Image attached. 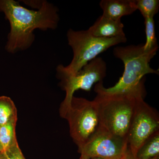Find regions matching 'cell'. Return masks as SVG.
<instances>
[{"label": "cell", "instance_id": "6da1fadb", "mask_svg": "<svg viewBox=\"0 0 159 159\" xmlns=\"http://www.w3.org/2000/svg\"><path fill=\"white\" fill-rule=\"evenodd\" d=\"M0 11L10 23L11 30L6 49L11 53L30 47L34 41L35 29H55L59 20L56 7L46 1L42 3L37 11H34L13 0H0Z\"/></svg>", "mask_w": 159, "mask_h": 159}, {"label": "cell", "instance_id": "7a4b0ae2", "mask_svg": "<svg viewBox=\"0 0 159 159\" xmlns=\"http://www.w3.org/2000/svg\"><path fill=\"white\" fill-rule=\"evenodd\" d=\"M101 126L115 135L127 140L137 102L144 98L145 88L126 93L106 94L96 92Z\"/></svg>", "mask_w": 159, "mask_h": 159}, {"label": "cell", "instance_id": "3957f363", "mask_svg": "<svg viewBox=\"0 0 159 159\" xmlns=\"http://www.w3.org/2000/svg\"><path fill=\"white\" fill-rule=\"evenodd\" d=\"M157 52H147L143 45L119 47L114 49V55L121 59L124 65V70L119 81L109 88L103 87L102 81L95 86V92L106 94L132 92L144 87L142 78L148 74H159V70L151 67L149 62Z\"/></svg>", "mask_w": 159, "mask_h": 159}, {"label": "cell", "instance_id": "277c9868", "mask_svg": "<svg viewBox=\"0 0 159 159\" xmlns=\"http://www.w3.org/2000/svg\"><path fill=\"white\" fill-rule=\"evenodd\" d=\"M68 41L74 53L70 63L67 66H57V73L62 78L74 76L85 65L97 57L112 46L125 43V36L112 38L95 37L88 30L75 31L70 29L68 31Z\"/></svg>", "mask_w": 159, "mask_h": 159}, {"label": "cell", "instance_id": "5b68a950", "mask_svg": "<svg viewBox=\"0 0 159 159\" xmlns=\"http://www.w3.org/2000/svg\"><path fill=\"white\" fill-rule=\"evenodd\" d=\"M68 119L71 136L79 146L85 144L101 126L96 102L73 97L64 116Z\"/></svg>", "mask_w": 159, "mask_h": 159}, {"label": "cell", "instance_id": "8992f818", "mask_svg": "<svg viewBox=\"0 0 159 159\" xmlns=\"http://www.w3.org/2000/svg\"><path fill=\"white\" fill-rule=\"evenodd\" d=\"M157 112L144 101L139 99L127 134V145L134 156L137 151L153 134L159 131Z\"/></svg>", "mask_w": 159, "mask_h": 159}, {"label": "cell", "instance_id": "52a82bcc", "mask_svg": "<svg viewBox=\"0 0 159 159\" xmlns=\"http://www.w3.org/2000/svg\"><path fill=\"white\" fill-rule=\"evenodd\" d=\"M107 66L101 57H96L85 65L74 76L64 77L65 99L61 106V113L64 116L70 109L74 92L78 89L91 91L95 83L102 81L106 76Z\"/></svg>", "mask_w": 159, "mask_h": 159}, {"label": "cell", "instance_id": "ba28073f", "mask_svg": "<svg viewBox=\"0 0 159 159\" xmlns=\"http://www.w3.org/2000/svg\"><path fill=\"white\" fill-rule=\"evenodd\" d=\"M127 147V140L99 127L93 136L79 148L81 156L104 159H120Z\"/></svg>", "mask_w": 159, "mask_h": 159}, {"label": "cell", "instance_id": "9c48e42d", "mask_svg": "<svg viewBox=\"0 0 159 159\" xmlns=\"http://www.w3.org/2000/svg\"><path fill=\"white\" fill-rule=\"evenodd\" d=\"M99 6L103 11L102 16L114 20H121L122 16L137 10L134 0H102Z\"/></svg>", "mask_w": 159, "mask_h": 159}, {"label": "cell", "instance_id": "30bf717a", "mask_svg": "<svg viewBox=\"0 0 159 159\" xmlns=\"http://www.w3.org/2000/svg\"><path fill=\"white\" fill-rule=\"evenodd\" d=\"M121 20H114L102 16L88 30L95 37L112 38L125 36Z\"/></svg>", "mask_w": 159, "mask_h": 159}, {"label": "cell", "instance_id": "8fae6325", "mask_svg": "<svg viewBox=\"0 0 159 159\" xmlns=\"http://www.w3.org/2000/svg\"><path fill=\"white\" fill-rule=\"evenodd\" d=\"M159 132L153 134L137 151L136 159H151L159 157Z\"/></svg>", "mask_w": 159, "mask_h": 159}, {"label": "cell", "instance_id": "7c38bea8", "mask_svg": "<svg viewBox=\"0 0 159 159\" xmlns=\"http://www.w3.org/2000/svg\"><path fill=\"white\" fill-rule=\"evenodd\" d=\"M16 120H12L0 126V144L3 151L17 143L16 136Z\"/></svg>", "mask_w": 159, "mask_h": 159}, {"label": "cell", "instance_id": "4fadbf2b", "mask_svg": "<svg viewBox=\"0 0 159 159\" xmlns=\"http://www.w3.org/2000/svg\"><path fill=\"white\" fill-rule=\"evenodd\" d=\"M12 120H17L14 103L9 97H0V126Z\"/></svg>", "mask_w": 159, "mask_h": 159}, {"label": "cell", "instance_id": "5bb4252c", "mask_svg": "<svg viewBox=\"0 0 159 159\" xmlns=\"http://www.w3.org/2000/svg\"><path fill=\"white\" fill-rule=\"evenodd\" d=\"M145 25L146 42L143 45V50L147 52H157L158 46L156 36L153 17L145 18Z\"/></svg>", "mask_w": 159, "mask_h": 159}, {"label": "cell", "instance_id": "9a60e30c", "mask_svg": "<svg viewBox=\"0 0 159 159\" xmlns=\"http://www.w3.org/2000/svg\"><path fill=\"white\" fill-rule=\"evenodd\" d=\"M137 9L141 12L144 18L153 17L158 13V0H135Z\"/></svg>", "mask_w": 159, "mask_h": 159}, {"label": "cell", "instance_id": "2e32d148", "mask_svg": "<svg viewBox=\"0 0 159 159\" xmlns=\"http://www.w3.org/2000/svg\"><path fill=\"white\" fill-rule=\"evenodd\" d=\"M2 159H26L18 143L2 152Z\"/></svg>", "mask_w": 159, "mask_h": 159}, {"label": "cell", "instance_id": "e0dca14e", "mask_svg": "<svg viewBox=\"0 0 159 159\" xmlns=\"http://www.w3.org/2000/svg\"><path fill=\"white\" fill-rule=\"evenodd\" d=\"M120 159H136L134 156L130 148L129 147L128 145H127V148H126V150H125V153L123 155Z\"/></svg>", "mask_w": 159, "mask_h": 159}, {"label": "cell", "instance_id": "ac0fdd59", "mask_svg": "<svg viewBox=\"0 0 159 159\" xmlns=\"http://www.w3.org/2000/svg\"><path fill=\"white\" fill-rule=\"evenodd\" d=\"M79 159H104L99 157H87L81 156Z\"/></svg>", "mask_w": 159, "mask_h": 159}, {"label": "cell", "instance_id": "d6986e66", "mask_svg": "<svg viewBox=\"0 0 159 159\" xmlns=\"http://www.w3.org/2000/svg\"><path fill=\"white\" fill-rule=\"evenodd\" d=\"M3 151L2 147V145H1V144H0V152H2Z\"/></svg>", "mask_w": 159, "mask_h": 159}, {"label": "cell", "instance_id": "ffe728a7", "mask_svg": "<svg viewBox=\"0 0 159 159\" xmlns=\"http://www.w3.org/2000/svg\"><path fill=\"white\" fill-rule=\"evenodd\" d=\"M0 159H2V152H0Z\"/></svg>", "mask_w": 159, "mask_h": 159}, {"label": "cell", "instance_id": "44dd1931", "mask_svg": "<svg viewBox=\"0 0 159 159\" xmlns=\"http://www.w3.org/2000/svg\"><path fill=\"white\" fill-rule=\"evenodd\" d=\"M151 159H159V157H157L153 158Z\"/></svg>", "mask_w": 159, "mask_h": 159}]
</instances>
